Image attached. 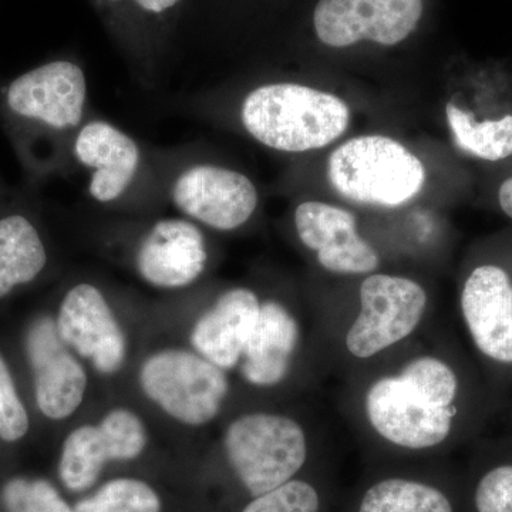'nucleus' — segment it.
Wrapping results in <instances>:
<instances>
[{"label":"nucleus","mask_w":512,"mask_h":512,"mask_svg":"<svg viewBox=\"0 0 512 512\" xmlns=\"http://www.w3.org/2000/svg\"><path fill=\"white\" fill-rule=\"evenodd\" d=\"M82 64L57 57L0 86V123L32 180L69 170L77 131L89 119Z\"/></svg>","instance_id":"nucleus-1"},{"label":"nucleus","mask_w":512,"mask_h":512,"mask_svg":"<svg viewBox=\"0 0 512 512\" xmlns=\"http://www.w3.org/2000/svg\"><path fill=\"white\" fill-rule=\"evenodd\" d=\"M349 120L345 101L298 83L262 84L239 107V121L249 136L282 153L326 147L345 133Z\"/></svg>","instance_id":"nucleus-2"},{"label":"nucleus","mask_w":512,"mask_h":512,"mask_svg":"<svg viewBox=\"0 0 512 512\" xmlns=\"http://www.w3.org/2000/svg\"><path fill=\"white\" fill-rule=\"evenodd\" d=\"M86 174V192L97 204L117 207L164 194L161 160L137 138L99 117H89L74 137L70 165Z\"/></svg>","instance_id":"nucleus-3"},{"label":"nucleus","mask_w":512,"mask_h":512,"mask_svg":"<svg viewBox=\"0 0 512 512\" xmlns=\"http://www.w3.org/2000/svg\"><path fill=\"white\" fill-rule=\"evenodd\" d=\"M328 180L346 200L397 208L420 194L426 170L399 141L362 136L346 141L330 154Z\"/></svg>","instance_id":"nucleus-4"},{"label":"nucleus","mask_w":512,"mask_h":512,"mask_svg":"<svg viewBox=\"0 0 512 512\" xmlns=\"http://www.w3.org/2000/svg\"><path fill=\"white\" fill-rule=\"evenodd\" d=\"M164 195L178 212L195 224L234 231L247 224L259 204V192L247 175L232 168L185 160H161Z\"/></svg>","instance_id":"nucleus-5"},{"label":"nucleus","mask_w":512,"mask_h":512,"mask_svg":"<svg viewBox=\"0 0 512 512\" xmlns=\"http://www.w3.org/2000/svg\"><path fill=\"white\" fill-rule=\"evenodd\" d=\"M225 451L249 493L259 497L288 483L301 470L306 437L289 417L247 414L228 427Z\"/></svg>","instance_id":"nucleus-6"},{"label":"nucleus","mask_w":512,"mask_h":512,"mask_svg":"<svg viewBox=\"0 0 512 512\" xmlns=\"http://www.w3.org/2000/svg\"><path fill=\"white\" fill-rule=\"evenodd\" d=\"M141 386L153 402L181 423H210L228 393L221 367L185 350H164L141 369Z\"/></svg>","instance_id":"nucleus-7"},{"label":"nucleus","mask_w":512,"mask_h":512,"mask_svg":"<svg viewBox=\"0 0 512 512\" xmlns=\"http://www.w3.org/2000/svg\"><path fill=\"white\" fill-rule=\"evenodd\" d=\"M426 291L410 279L376 274L360 286V313L346 345L359 359H369L407 338L426 311Z\"/></svg>","instance_id":"nucleus-8"},{"label":"nucleus","mask_w":512,"mask_h":512,"mask_svg":"<svg viewBox=\"0 0 512 512\" xmlns=\"http://www.w3.org/2000/svg\"><path fill=\"white\" fill-rule=\"evenodd\" d=\"M423 0H319L313 26L320 42L349 47L370 40L394 46L419 25Z\"/></svg>","instance_id":"nucleus-9"},{"label":"nucleus","mask_w":512,"mask_h":512,"mask_svg":"<svg viewBox=\"0 0 512 512\" xmlns=\"http://www.w3.org/2000/svg\"><path fill=\"white\" fill-rule=\"evenodd\" d=\"M366 412L377 433L404 448H430L447 439L453 407L424 399L399 376L377 380L366 396Z\"/></svg>","instance_id":"nucleus-10"},{"label":"nucleus","mask_w":512,"mask_h":512,"mask_svg":"<svg viewBox=\"0 0 512 512\" xmlns=\"http://www.w3.org/2000/svg\"><path fill=\"white\" fill-rule=\"evenodd\" d=\"M147 443L146 429L130 410H113L99 426L74 430L63 446L60 477L69 490L92 487L101 468L111 460H133Z\"/></svg>","instance_id":"nucleus-11"},{"label":"nucleus","mask_w":512,"mask_h":512,"mask_svg":"<svg viewBox=\"0 0 512 512\" xmlns=\"http://www.w3.org/2000/svg\"><path fill=\"white\" fill-rule=\"evenodd\" d=\"M207 241L188 218H161L138 242L134 265L147 284L181 289L194 284L207 268Z\"/></svg>","instance_id":"nucleus-12"},{"label":"nucleus","mask_w":512,"mask_h":512,"mask_svg":"<svg viewBox=\"0 0 512 512\" xmlns=\"http://www.w3.org/2000/svg\"><path fill=\"white\" fill-rule=\"evenodd\" d=\"M56 326L63 342L92 359L100 373L111 375L123 366L126 339L97 286H73L60 305Z\"/></svg>","instance_id":"nucleus-13"},{"label":"nucleus","mask_w":512,"mask_h":512,"mask_svg":"<svg viewBox=\"0 0 512 512\" xmlns=\"http://www.w3.org/2000/svg\"><path fill=\"white\" fill-rule=\"evenodd\" d=\"M295 227L303 244L330 272L359 275L379 266L375 248L357 234L352 212L325 202H302L295 211Z\"/></svg>","instance_id":"nucleus-14"},{"label":"nucleus","mask_w":512,"mask_h":512,"mask_svg":"<svg viewBox=\"0 0 512 512\" xmlns=\"http://www.w3.org/2000/svg\"><path fill=\"white\" fill-rule=\"evenodd\" d=\"M28 355L35 372L37 406L49 419L62 420L83 402L87 376L66 348L52 319L37 320L28 336Z\"/></svg>","instance_id":"nucleus-15"},{"label":"nucleus","mask_w":512,"mask_h":512,"mask_svg":"<svg viewBox=\"0 0 512 512\" xmlns=\"http://www.w3.org/2000/svg\"><path fill=\"white\" fill-rule=\"evenodd\" d=\"M461 308L477 348L497 362L512 363V285L494 265L477 268L464 285Z\"/></svg>","instance_id":"nucleus-16"},{"label":"nucleus","mask_w":512,"mask_h":512,"mask_svg":"<svg viewBox=\"0 0 512 512\" xmlns=\"http://www.w3.org/2000/svg\"><path fill=\"white\" fill-rule=\"evenodd\" d=\"M261 312L258 296L247 288H235L220 296L192 330L191 342L215 366L237 365Z\"/></svg>","instance_id":"nucleus-17"},{"label":"nucleus","mask_w":512,"mask_h":512,"mask_svg":"<svg viewBox=\"0 0 512 512\" xmlns=\"http://www.w3.org/2000/svg\"><path fill=\"white\" fill-rule=\"evenodd\" d=\"M298 323L278 302L261 305L251 338L245 345V379L256 386H274L286 376L298 343Z\"/></svg>","instance_id":"nucleus-18"},{"label":"nucleus","mask_w":512,"mask_h":512,"mask_svg":"<svg viewBox=\"0 0 512 512\" xmlns=\"http://www.w3.org/2000/svg\"><path fill=\"white\" fill-rule=\"evenodd\" d=\"M47 264L45 242L39 229L23 212L0 217V299L16 286L30 284Z\"/></svg>","instance_id":"nucleus-19"},{"label":"nucleus","mask_w":512,"mask_h":512,"mask_svg":"<svg viewBox=\"0 0 512 512\" xmlns=\"http://www.w3.org/2000/svg\"><path fill=\"white\" fill-rule=\"evenodd\" d=\"M89 3L137 79L144 84L153 82L158 67L138 28L131 0H89Z\"/></svg>","instance_id":"nucleus-20"},{"label":"nucleus","mask_w":512,"mask_h":512,"mask_svg":"<svg viewBox=\"0 0 512 512\" xmlns=\"http://www.w3.org/2000/svg\"><path fill=\"white\" fill-rule=\"evenodd\" d=\"M448 126L461 150L488 161L503 160L512 154V116L477 123L471 114L454 103L446 107Z\"/></svg>","instance_id":"nucleus-21"},{"label":"nucleus","mask_w":512,"mask_h":512,"mask_svg":"<svg viewBox=\"0 0 512 512\" xmlns=\"http://www.w3.org/2000/svg\"><path fill=\"white\" fill-rule=\"evenodd\" d=\"M359 512H453V507L437 488L390 478L367 491Z\"/></svg>","instance_id":"nucleus-22"},{"label":"nucleus","mask_w":512,"mask_h":512,"mask_svg":"<svg viewBox=\"0 0 512 512\" xmlns=\"http://www.w3.org/2000/svg\"><path fill=\"white\" fill-rule=\"evenodd\" d=\"M192 0H131L138 28L157 67L173 47Z\"/></svg>","instance_id":"nucleus-23"},{"label":"nucleus","mask_w":512,"mask_h":512,"mask_svg":"<svg viewBox=\"0 0 512 512\" xmlns=\"http://www.w3.org/2000/svg\"><path fill=\"white\" fill-rule=\"evenodd\" d=\"M160 498L150 485L137 480L110 481L73 512H160Z\"/></svg>","instance_id":"nucleus-24"},{"label":"nucleus","mask_w":512,"mask_h":512,"mask_svg":"<svg viewBox=\"0 0 512 512\" xmlns=\"http://www.w3.org/2000/svg\"><path fill=\"white\" fill-rule=\"evenodd\" d=\"M414 392L439 407H453L457 396V377L436 357H419L407 363L399 375Z\"/></svg>","instance_id":"nucleus-25"},{"label":"nucleus","mask_w":512,"mask_h":512,"mask_svg":"<svg viewBox=\"0 0 512 512\" xmlns=\"http://www.w3.org/2000/svg\"><path fill=\"white\" fill-rule=\"evenodd\" d=\"M8 512H73L47 481L23 478L9 481L3 490Z\"/></svg>","instance_id":"nucleus-26"},{"label":"nucleus","mask_w":512,"mask_h":512,"mask_svg":"<svg viewBox=\"0 0 512 512\" xmlns=\"http://www.w3.org/2000/svg\"><path fill=\"white\" fill-rule=\"evenodd\" d=\"M319 495L311 484L288 481L256 497L242 512H318Z\"/></svg>","instance_id":"nucleus-27"},{"label":"nucleus","mask_w":512,"mask_h":512,"mask_svg":"<svg viewBox=\"0 0 512 512\" xmlns=\"http://www.w3.org/2000/svg\"><path fill=\"white\" fill-rule=\"evenodd\" d=\"M29 430V417L20 402L5 360L0 357V439L16 441Z\"/></svg>","instance_id":"nucleus-28"},{"label":"nucleus","mask_w":512,"mask_h":512,"mask_svg":"<svg viewBox=\"0 0 512 512\" xmlns=\"http://www.w3.org/2000/svg\"><path fill=\"white\" fill-rule=\"evenodd\" d=\"M478 512H512V467L494 468L485 474L476 493Z\"/></svg>","instance_id":"nucleus-29"},{"label":"nucleus","mask_w":512,"mask_h":512,"mask_svg":"<svg viewBox=\"0 0 512 512\" xmlns=\"http://www.w3.org/2000/svg\"><path fill=\"white\" fill-rule=\"evenodd\" d=\"M498 198H500V205L505 214L512 218V178H508V180L504 181L503 185H501Z\"/></svg>","instance_id":"nucleus-30"}]
</instances>
